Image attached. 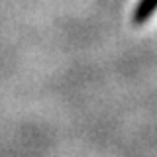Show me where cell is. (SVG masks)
I'll use <instances>...</instances> for the list:
<instances>
[{
  "label": "cell",
  "instance_id": "6da1fadb",
  "mask_svg": "<svg viewBox=\"0 0 157 157\" xmlns=\"http://www.w3.org/2000/svg\"><path fill=\"white\" fill-rule=\"evenodd\" d=\"M155 10H157V0H141L140 6H137L136 12H134V22L136 24H144Z\"/></svg>",
  "mask_w": 157,
  "mask_h": 157
}]
</instances>
